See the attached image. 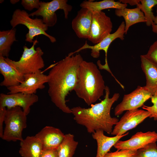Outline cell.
<instances>
[{
    "label": "cell",
    "mask_w": 157,
    "mask_h": 157,
    "mask_svg": "<svg viewBox=\"0 0 157 157\" xmlns=\"http://www.w3.org/2000/svg\"><path fill=\"white\" fill-rule=\"evenodd\" d=\"M10 23L13 28L19 24L23 25L28 28V32L26 35L25 41L26 42H33L34 38L40 35L47 37L52 43L56 41L55 38L46 32L48 27L43 22L42 19L37 18L32 19L24 10L19 9L15 10L13 13Z\"/></svg>",
    "instance_id": "5b68a950"
},
{
    "label": "cell",
    "mask_w": 157,
    "mask_h": 157,
    "mask_svg": "<svg viewBox=\"0 0 157 157\" xmlns=\"http://www.w3.org/2000/svg\"><path fill=\"white\" fill-rule=\"evenodd\" d=\"M115 14L117 16L122 17L124 18L125 34H127L129 28L131 26L137 23L146 22L143 13L138 6L131 9L126 8L122 9H116Z\"/></svg>",
    "instance_id": "ffe728a7"
},
{
    "label": "cell",
    "mask_w": 157,
    "mask_h": 157,
    "mask_svg": "<svg viewBox=\"0 0 157 157\" xmlns=\"http://www.w3.org/2000/svg\"><path fill=\"white\" fill-rule=\"evenodd\" d=\"M127 4L113 0H104L99 1L85 0L80 4L82 8H86L92 12L101 11L109 8L122 9L126 8Z\"/></svg>",
    "instance_id": "7402d4cb"
},
{
    "label": "cell",
    "mask_w": 157,
    "mask_h": 157,
    "mask_svg": "<svg viewBox=\"0 0 157 157\" xmlns=\"http://www.w3.org/2000/svg\"><path fill=\"white\" fill-rule=\"evenodd\" d=\"M40 157H58L57 149L43 150Z\"/></svg>",
    "instance_id": "1f68e13d"
},
{
    "label": "cell",
    "mask_w": 157,
    "mask_h": 157,
    "mask_svg": "<svg viewBox=\"0 0 157 157\" xmlns=\"http://www.w3.org/2000/svg\"><path fill=\"white\" fill-rule=\"evenodd\" d=\"M0 72L3 77L0 85L7 88L18 85L24 81V75L10 65L0 56Z\"/></svg>",
    "instance_id": "e0dca14e"
},
{
    "label": "cell",
    "mask_w": 157,
    "mask_h": 157,
    "mask_svg": "<svg viewBox=\"0 0 157 157\" xmlns=\"http://www.w3.org/2000/svg\"><path fill=\"white\" fill-rule=\"evenodd\" d=\"M78 144V142L74 140L73 135L69 133L65 134L57 149L58 157H73Z\"/></svg>",
    "instance_id": "cb8c5ba5"
},
{
    "label": "cell",
    "mask_w": 157,
    "mask_h": 157,
    "mask_svg": "<svg viewBox=\"0 0 157 157\" xmlns=\"http://www.w3.org/2000/svg\"><path fill=\"white\" fill-rule=\"evenodd\" d=\"M19 1V0H11L10 1V3L12 4H15Z\"/></svg>",
    "instance_id": "e575fe53"
},
{
    "label": "cell",
    "mask_w": 157,
    "mask_h": 157,
    "mask_svg": "<svg viewBox=\"0 0 157 157\" xmlns=\"http://www.w3.org/2000/svg\"><path fill=\"white\" fill-rule=\"evenodd\" d=\"M16 29L10 30L0 31V56L4 58L8 57L11 47L16 39Z\"/></svg>",
    "instance_id": "603a6c76"
},
{
    "label": "cell",
    "mask_w": 157,
    "mask_h": 157,
    "mask_svg": "<svg viewBox=\"0 0 157 157\" xmlns=\"http://www.w3.org/2000/svg\"><path fill=\"white\" fill-rule=\"evenodd\" d=\"M156 12L157 13V6ZM151 26L152 31L157 34V15L156 16H155Z\"/></svg>",
    "instance_id": "836d02e7"
},
{
    "label": "cell",
    "mask_w": 157,
    "mask_h": 157,
    "mask_svg": "<svg viewBox=\"0 0 157 157\" xmlns=\"http://www.w3.org/2000/svg\"><path fill=\"white\" fill-rule=\"evenodd\" d=\"M65 135L59 129L51 126L43 128L35 136L41 142L43 150L57 149Z\"/></svg>",
    "instance_id": "9a60e30c"
},
{
    "label": "cell",
    "mask_w": 157,
    "mask_h": 157,
    "mask_svg": "<svg viewBox=\"0 0 157 157\" xmlns=\"http://www.w3.org/2000/svg\"><path fill=\"white\" fill-rule=\"evenodd\" d=\"M145 55L148 59L157 65V40L150 46Z\"/></svg>",
    "instance_id": "f1b7e54d"
},
{
    "label": "cell",
    "mask_w": 157,
    "mask_h": 157,
    "mask_svg": "<svg viewBox=\"0 0 157 157\" xmlns=\"http://www.w3.org/2000/svg\"><path fill=\"white\" fill-rule=\"evenodd\" d=\"M125 22H122L115 32L108 35L98 43L93 46H91L88 44L86 41L85 44L81 47L74 52L70 53L69 55L71 56L82 50L90 49L91 50V56L94 58H97L100 56V51L103 50L105 54V64L104 65H102L100 61L99 60L97 62V65L100 69L107 70L113 76H114L110 70L108 65L107 59L108 51L110 45L115 39L119 38L122 40H124V34H125Z\"/></svg>",
    "instance_id": "52a82bcc"
},
{
    "label": "cell",
    "mask_w": 157,
    "mask_h": 157,
    "mask_svg": "<svg viewBox=\"0 0 157 157\" xmlns=\"http://www.w3.org/2000/svg\"><path fill=\"white\" fill-rule=\"evenodd\" d=\"M67 0H53L48 2L40 1V8L30 14L29 16H40L43 22L48 27H52L57 22L56 12L59 10L63 11L65 18H68L69 13L72 9V6L68 4Z\"/></svg>",
    "instance_id": "ba28073f"
},
{
    "label": "cell",
    "mask_w": 157,
    "mask_h": 157,
    "mask_svg": "<svg viewBox=\"0 0 157 157\" xmlns=\"http://www.w3.org/2000/svg\"><path fill=\"white\" fill-rule=\"evenodd\" d=\"M19 153L22 157H40L43 148L40 140L35 135L28 136L20 141Z\"/></svg>",
    "instance_id": "44dd1931"
},
{
    "label": "cell",
    "mask_w": 157,
    "mask_h": 157,
    "mask_svg": "<svg viewBox=\"0 0 157 157\" xmlns=\"http://www.w3.org/2000/svg\"><path fill=\"white\" fill-rule=\"evenodd\" d=\"M6 110V107L0 106V137L1 138L3 132V124L4 122Z\"/></svg>",
    "instance_id": "4dcf8cb0"
},
{
    "label": "cell",
    "mask_w": 157,
    "mask_h": 157,
    "mask_svg": "<svg viewBox=\"0 0 157 157\" xmlns=\"http://www.w3.org/2000/svg\"><path fill=\"white\" fill-rule=\"evenodd\" d=\"M105 87L96 65L83 60L79 66L78 81L74 90L77 96L88 106L92 105L103 95Z\"/></svg>",
    "instance_id": "3957f363"
},
{
    "label": "cell",
    "mask_w": 157,
    "mask_h": 157,
    "mask_svg": "<svg viewBox=\"0 0 157 157\" xmlns=\"http://www.w3.org/2000/svg\"><path fill=\"white\" fill-rule=\"evenodd\" d=\"M37 42V40H34L32 46L30 48L24 46V51L19 60H13L8 57L4 58L5 60L11 67L23 75L40 70L44 66L42 58L44 52L39 47L35 49V45Z\"/></svg>",
    "instance_id": "277c9868"
},
{
    "label": "cell",
    "mask_w": 157,
    "mask_h": 157,
    "mask_svg": "<svg viewBox=\"0 0 157 157\" xmlns=\"http://www.w3.org/2000/svg\"><path fill=\"white\" fill-rule=\"evenodd\" d=\"M152 96L145 86H138L133 92L124 96L121 102L115 108V115H119L125 111L135 110L142 107Z\"/></svg>",
    "instance_id": "30bf717a"
},
{
    "label": "cell",
    "mask_w": 157,
    "mask_h": 157,
    "mask_svg": "<svg viewBox=\"0 0 157 157\" xmlns=\"http://www.w3.org/2000/svg\"><path fill=\"white\" fill-rule=\"evenodd\" d=\"M132 157H157L156 142L149 143L144 147L137 150Z\"/></svg>",
    "instance_id": "484cf974"
},
{
    "label": "cell",
    "mask_w": 157,
    "mask_h": 157,
    "mask_svg": "<svg viewBox=\"0 0 157 157\" xmlns=\"http://www.w3.org/2000/svg\"><path fill=\"white\" fill-rule=\"evenodd\" d=\"M47 75L44 74L40 70L35 73L24 75V81L19 85L7 88L8 94L22 92L27 94H35L37 90L45 87L47 83Z\"/></svg>",
    "instance_id": "7c38bea8"
},
{
    "label": "cell",
    "mask_w": 157,
    "mask_h": 157,
    "mask_svg": "<svg viewBox=\"0 0 157 157\" xmlns=\"http://www.w3.org/2000/svg\"><path fill=\"white\" fill-rule=\"evenodd\" d=\"M40 3L39 0H22L21 2L24 9L30 11L34 8L38 9L40 7Z\"/></svg>",
    "instance_id": "f546056e"
},
{
    "label": "cell",
    "mask_w": 157,
    "mask_h": 157,
    "mask_svg": "<svg viewBox=\"0 0 157 157\" xmlns=\"http://www.w3.org/2000/svg\"><path fill=\"white\" fill-rule=\"evenodd\" d=\"M4 122L3 140L8 142L23 140L22 133L27 126V115L21 107L7 109Z\"/></svg>",
    "instance_id": "8992f818"
},
{
    "label": "cell",
    "mask_w": 157,
    "mask_h": 157,
    "mask_svg": "<svg viewBox=\"0 0 157 157\" xmlns=\"http://www.w3.org/2000/svg\"><path fill=\"white\" fill-rule=\"evenodd\" d=\"M157 133L155 131L146 132L140 131L132 135L130 139L125 141L119 140L114 145L117 150L129 149L137 150L148 144L156 142Z\"/></svg>",
    "instance_id": "5bb4252c"
},
{
    "label": "cell",
    "mask_w": 157,
    "mask_h": 157,
    "mask_svg": "<svg viewBox=\"0 0 157 157\" xmlns=\"http://www.w3.org/2000/svg\"><path fill=\"white\" fill-rule=\"evenodd\" d=\"M38 100L35 94L18 92L11 94L1 93L0 94V106L10 108L16 106L22 108L27 116L29 113L30 107Z\"/></svg>",
    "instance_id": "4fadbf2b"
},
{
    "label": "cell",
    "mask_w": 157,
    "mask_h": 157,
    "mask_svg": "<svg viewBox=\"0 0 157 157\" xmlns=\"http://www.w3.org/2000/svg\"><path fill=\"white\" fill-rule=\"evenodd\" d=\"M141 67L145 74V86L152 96L157 95V65L148 59L145 55L140 56Z\"/></svg>",
    "instance_id": "ac0fdd59"
},
{
    "label": "cell",
    "mask_w": 157,
    "mask_h": 157,
    "mask_svg": "<svg viewBox=\"0 0 157 157\" xmlns=\"http://www.w3.org/2000/svg\"><path fill=\"white\" fill-rule=\"evenodd\" d=\"M0 1V3H2L4 1V0H1Z\"/></svg>",
    "instance_id": "d590c367"
},
{
    "label": "cell",
    "mask_w": 157,
    "mask_h": 157,
    "mask_svg": "<svg viewBox=\"0 0 157 157\" xmlns=\"http://www.w3.org/2000/svg\"><path fill=\"white\" fill-rule=\"evenodd\" d=\"M150 115L148 111L142 109L126 111L115 125L111 134L122 135L136 127Z\"/></svg>",
    "instance_id": "8fae6325"
},
{
    "label": "cell",
    "mask_w": 157,
    "mask_h": 157,
    "mask_svg": "<svg viewBox=\"0 0 157 157\" xmlns=\"http://www.w3.org/2000/svg\"><path fill=\"white\" fill-rule=\"evenodd\" d=\"M157 5V0H140V3L137 6L140 8L143 13L146 19V24L148 26H151L155 16L152 8Z\"/></svg>",
    "instance_id": "d4e9b609"
},
{
    "label": "cell",
    "mask_w": 157,
    "mask_h": 157,
    "mask_svg": "<svg viewBox=\"0 0 157 157\" xmlns=\"http://www.w3.org/2000/svg\"><path fill=\"white\" fill-rule=\"evenodd\" d=\"M92 15L91 11L81 8L73 19L72 28L79 38H88L92 23Z\"/></svg>",
    "instance_id": "2e32d148"
},
{
    "label": "cell",
    "mask_w": 157,
    "mask_h": 157,
    "mask_svg": "<svg viewBox=\"0 0 157 157\" xmlns=\"http://www.w3.org/2000/svg\"><path fill=\"white\" fill-rule=\"evenodd\" d=\"M105 92L104 99L99 103L92 105L90 108L78 106L71 109L74 120L78 124L85 127L89 133L100 129L110 134L113 126L119 121L117 118L111 117L110 112L113 105L118 100L119 94L115 93L110 98V90L107 86Z\"/></svg>",
    "instance_id": "7a4b0ae2"
},
{
    "label": "cell",
    "mask_w": 157,
    "mask_h": 157,
    "mask_svg": "<svg viewBox=\"0 0 157 157\" xmlns=\"http://www.w3.org/2000/svg\"><path fill=\"white\" fill-rule=\"evenodd\" d=\"M119 1L123 3H128L131 6H138L140 3V0H120Z\"/></svg>",
    "instance_id": "d6a6232c"
},
{
    "label": "cell",
    "mask_w": 157,
    "mask_h": 157,
    "mask_svg": "<svg viewBox=\"0 0 157 157\" xmlns=\"http://www.w3.org/2000/svg\"><path fill=\"white\" fill-rule=\"evenodd\" d=\"M151 101L153 104L151 106L144 105L142 106L143 109L148 111L150 114L149 118H153L155 121L157 120V95L152 96Z\"/></svg>",
    "instance_id": "4316f807"
},
{
    "label": "cell",
    "mask_w": 157,
    "mask_h": 157,
    "mask_svg": "<svg viewBox=\"0 0 157 157\" xmlns=\"http://www.w3.org/2000/svg\"><path fill=\"white\" fill-rule=\"evenodd\" d=\"M137 150L123 149L108 152L104 157H132Z\"/></svg>",
    "instance_id": "83f0119b"
},
{
    "label": "cell",
    "mask_w": 157,
    "mask_h": 157,
    "mask_svg": "<svg viewBox=\"0 0 157 157\" xmlns=\"http://www.w3.org/2000/svg\"><path fill=\"white\" fill-rule=\"evenodd\" d=\"M127 132L121 135H115L112 137L106 136L104 134V131L97 130L92 133V136L97 142V149L96 157H104L109 151L111 148L122 138L128 135Z\"/></svg>",
    "instance_id": "d6986e66"
},
{
    "label": "cell",
    "mask_w": 157,
    "mask_h": 157,
    "mask_svg": "<svg viewBox=\"0 0 157 157\" xmlns=\"http://www.w3.org/2000/svg\"><path fill=\"white\" fill-rule=\"evenodd\" d=\"M83 60L79 54L68 55L53 65L47 75L49 95L52 102L64 113H72L71 109L66 104L65 98L76 86L79 66Z\"/></svg>",
    "instance_id": "6da1fadb"
},
{
    "label": "cell",
    "mask_w": 157,
    "mask_h": 157,
    "mask_svg": "<svg viewBox=\"0 0 157 157\" xmlns=\"http://www.w3.org/2000/svg\"><path fill=\"white\" fill-rule=\"evenodd\" d=\"M92 13V23L87 39L95 44L111 33L113 24L110 18L102 11Z\"/></svg>",
    "instance_id": "9c48e42d"
}]
</instances>
